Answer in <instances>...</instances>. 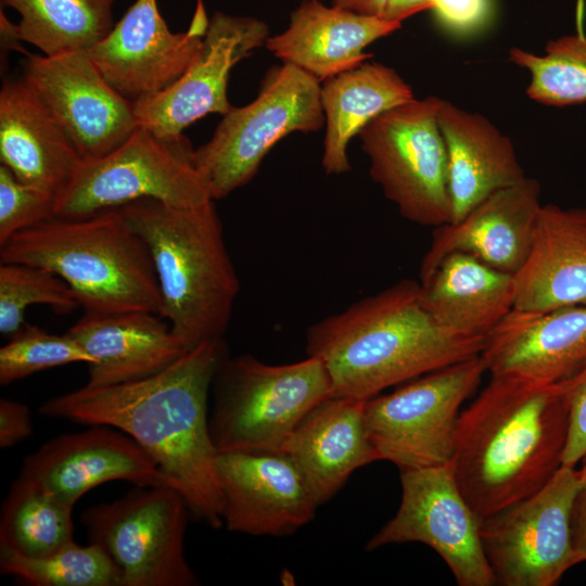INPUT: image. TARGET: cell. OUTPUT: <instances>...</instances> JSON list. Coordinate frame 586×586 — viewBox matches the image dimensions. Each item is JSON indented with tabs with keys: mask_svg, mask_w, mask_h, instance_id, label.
I'll use <instances>...</instances> for the list:
<instances>
[{
	"mask_svg": "<svg viewBox=\"0 0 586 586\" xmlns=\"http://www.w3.org/2000/svg\"><path fill=\"white\" fill-rule=\"evenodd\" d=\"M207 26L201 2L189 29L171 33L156 0H136L87 53L105 80L135 103L162 92L187 71Z\"/></svg>",
	"mask_w": 586,
	"mask_h": 586,
	"instance_id": "cell-16",
	"label": "cell"
},
{
	"mask_svg": "<svg viewBox=\"0 0 586 586\" xmlns=\"http://www.w3.org/2000/svg\"><path fill=\"white\" fill-rule=\"evenodd\" d=\"M0 572L31 586H120V575L97 544L75 542L40 558L24 557L0 546Z\"/></svg>",
	"mask_w": 586,
	"mask_h": 586,
	"instance_id": "cell-32",
	"label": "cell"
},
{
	"mask_svg": "<svg viewBox=\"0 0 586 586\" xmlns=\"http://www.w3.org/2000/svg\"><path fill=\"white\" fill-rule=\"evenodd\" d=\"M214 202L179 207L141 199L120 206L149 249L162 317L188 352L224 339L240 292Z\"/></svg>",
	"mask_w": 586,
	"mask_h": 586,
	"instance_id": "cell-4",
	"label": "cell"
},
{
	"mask_svg": "<svg viewBox=\"0 0 586 586\" xmlns=\"http://www.w3.org/2000/svg\"><path fill=\"white\" fill-rule=\"evenodd\" d=\"M33 422L29 408L16 400L0 399V446L12 447L29 437Z\"/></svg>",
	"mask_w": 586,
	"mask_h": 586,
	"instance_id": "cell-38",
	"label": "cell"
},
{
	"mask_svg": "<svg viewBox=\"0 0 586 586\" xmlns=\"http://www.w3.org/2000/svg\"><path fill=\"white\" fill-rule=\"evenodd\" d=\"M421 304L444 329L484 337L513 309V276L463 253L420 277Z\"/></svg>",
	"mask_w": 586,
	"mask_h": 586,
	"instance_id": "cell-27",
	"label": "cell"
},
{
	"mask_svg": "<svg viewBox=\"0 0 586 586\" xmlns=\"http://www.w3.org/2000/svg\"><path fill=\"white\" fill-rule=\"evenodd\" d=\"M480 356L491 374L560 382L586 365V304L513 308L485 336Z\"/></svg>",
	"mask_w": 586,
	"mask_h": 586,
	"instance_id": "cell-20",
	"label": "cell"
},
{
	"mask_svg": "<svg viewBox=\"0 0 586 586\" xmlns=\"http://www.w3.org/2000/svg\"><path fill=\"white\" fill-rule=\"evenodd\" d=\"M67 314L79 307L69 285L52 271L24 263L0 264V332L12 336L25 324L31 305Z\"/></svg>",
	"mask_w": 586,
	"mask_h": 586,
	"instance_id": "cell-33",
	"label": "cell"
},
{
	"mask_svg": "<svg viewBox=\"0 0 586 586\" xmlns=\"http://www.w3.org/2000/svg\"><path fill=\"white\" fill-rule=\"evenodd\" d=\"M114 0H1L20 14L21 41L43 55L87 51L112 30Z\"/></svg>",
	"mask_w": 586,
	"mask_h": 586,
	"instance_id": "cell-29",
	"label": "cell"
},
{
	"mask_svg": "<svg viewBox=\"0 0 586 586\" xmlns=\"http://www.w3.org/2000/svg\"><path fill=\"white\" fill-rule=\"evenodd\" d=\"M212 391L209 433L221 453H280L302 419L333 396L321 361L268 365L250 354L220 360Z\"/></svg>",
	"mask_w": 586,
	"mask_h": 586,
	"instance_id": "cell-6",
	"label": "cell"
},
{
	"mask_svg": "<svg viewBox=\"0 0 586 586\" xmlns=\"http://www.w3.org/2000/svg\"><path fill=\"white\" fill-rule=\"evenodd\" d=\"M578 467L561 466L531 496L480 520L483 549L495 583L555 586L576 565L571 537Z\"/></svg>",
	"mask_w": 586,
	"mask_h": 586,
	"instance_id": "cell-12",
	"label": "cell"
},
{
	"mask_svg": "<svg viewBox=\"0 0 586 586\" xmlns=\"http://www.w3.org/2000/svg\"><path fill=\"white\" fill-rule=\"evenodd\" d=\"M484 337L441 327L424 309L419 281L404 279L307 329L333 396L367 400L381 391L481 354Z\"/></svg>",
	"mask_w": 586,
	"mask_h": 586,
	"instance_id": "cell-3",
	"label": "cell"
},
{
	"mask_svg": "<svg viewBox=\"0 0 586 586\" xmlns=\"http://www.w3.org/2000/svg\"><path fill=\"white\" fill-rule=\"evenodd\" d=\"M569 432L564 380L492 374L460 412L450 466L480 520L540 489L561 468Z\"/></svg>",
	"mask_w": 586,
	"mask_h": 586,
	"instance_id": "cell-2",
	"label": "cell"
},
{
	"mask_svg": "<svg viewBox=\"0 0 586 586\" xmlns=\"http://www.w3.org/2000/svg\"><path fill=\"white\" fill-rule=\"evenodd\" d=\"M227 354L224 339L204 342L163 371L46 400L41 415L109 425L132 437L175 483L189 510L214 528L222 524V495L212 441L208 394Z\"/></svg>",
	"mask_w": 586,
	"mask_h": 586,
	"instance_id": "cell-1",
	"label": "cell"
},
{
	"mask_svg": "<svg viewBox=\"0 0 586 586\" xmlns=\"http://www.w3.org/2000/svg\"><path fill=\"white\" fill-rule=\"evenodd\" d=\"M72 510L18 475L2 504L0 546L28 558L49 556L75 542Z\"/></svg>",
	"mask_w": 586,
	"mask_h": 586,
	"instance_id": "cell-30",
	"label": "cell"
},
{
	"mask_svg": "<svg viewBox=\"0 0 586 586\" xmlns=\"http://www.w3.org/2000/svg\"><path fill=\"white\" fill-rule=\"evenodd\" d=\"M441 23L456 33H470L482 26L489 14L488 0H430Z\"/></svg>",
	"mask_w": 586,
	"mask_h": 586,
	"instance_id": "cell-37",
	"label": "cell"
},
{
	"mask_svg": "<svg viewBox=\"0 0 586 586\" xmlns=\"http://www.w3.org/2000/svg\"><path fill=\"white\" fill-rule=\"evenodd\" d=\"M366 400L332 396L297 424L282 450L319 505L328 501L349 475L379 460L365 420Z\"/></svg>",
	"mask_w": 586,
	"mask_h": 586,
	"instance_id": "cell-21",
	"label": "cell"
},
{
	"mask_svg": "<svg viewBox=\"0 0 586 586\" xmlns=\"http://www.w3.org/2000/svg\"><path fill=\"white\" fill-rule=\"evenodd\" d=\"M190 141L165 140L138 127L114 151L82 161L56 199L54 217L79 218L141 199L191 207L212 201Z\"/></svg>",
	"mask_w": 586,
	"mask_h": 586,
	"instance_id": "cell-9",
	"label": "cell"
},
{
	"mask_svg": "<svg viewBox=\"0 0 586 586\" xmlns=\"http://www.w3.org/2000/svg\"><path fill=\"white\" fill-rule=\"evenodd\" d=\"M268 37L260 20L216 12L187 71L162 92L133 103L138 126L173 140L207 114L226 115L233 107L227 97L231 69Z\"/></svg>",
	"mask_w": 586,
	"mask_h": 586,
	"instance_id": "cell-15",
	"label": "cell"
},
{
	"mask_svg": "<svg viewBox=\"0 0 586 586\" xmlns=\"http://www.w3.org/2000/svg\"><path fill=\"white\" fill-rule=\"evenodd\" d=\"M413 99L411 87L396 71L381 63L365 62L326 79L321 85L324 171L328 175L347 173L351 139L380 114Z\"/></svg>",
	"mask_w": 586,
	"mask_h": 586,
	"instance_id": "cell-28",
	"label": "cell"
},
{
	"mask_svg": "<svg viewBox=\"0 0 586 586\" xmlns=\"http://www.w3.org/2000/svg\"><path fill=\"white\" fill-rule=\"evenodd\" d=\"M485 372L477 355L367 399L365 420L379 460L400 470L450 463L461 406Z\"/></svg>",
	"mask_w": 586,
	"mask_h": 586,
	"instance_id": "cell-10",
	"label": "cell"
},
{
	"mask_svg": "<svg viewBox=\"0 0 586 586\" xmlns=\"http://www.w3.org/2000/svg\"><path fill=\"white\" fill-rule=\"evenodd\" d=\"M542 205L540 184L527 176L493 193L460 220L434 229L420 277L451 253L468 254L513 276L531 252Z\"/></svg>",
	"mask_w": 586,
	"mask_h": 586,
	"instance_id": "cell-19",
	"label": "cell"
},
{
	"mask_svg": "<svg viewBox=\"0 0 586 586\" xmlns=\"http://www.w3.org/2000/svg\"><path fill=\"white\" fill-rule=\"evenodd\" d=\"M25 55L22 78L82 161L109 154L139 127L133 102L105 80L87 51Z\"/></svg>",
	"mask_w": 586,
	"mask_h": 586,
	"instance_id": "cell-14",
	"label": "cell"
},
{
	"mask_svg": "<svg viewBox=\"0 0 586 586\" xmlns=\"http://www.w3.org/2000/svg\"><path fill=\"white\" fill-rule=\"evenodd\" d=\"M20 475L69 507L88 491L114 480L177 488L132 437L101 424L46 442L24 459Z\"/></svg>",
	"mask_w": 586,
	"mask_h": 586,
	"instance_id": "cell-17",
	"label": "cell"
},
{
	"mask_svg": "<svg viewBox=\"0 0 586 586\" xmlns=\"http://www.w3.org/2000/svg\"><path fill=\"white\" fill-rule=\"evenodd\" d=\"M216 470L231 532L284 536L315 517L318 504L282 453H221Z\"/></svg>",
	"mask_w": 586,
	"mask_h": 586,
	"instance_id": "cell-18",
	"label": "cell"
},
{
	"mask_svg": "<svg viewBox=\"0 0 586 586\" xmlns=\"http://www.w3.org/2000/svg\"><path fill=\"white\" fill-rule=\"evenodd\" d=\"M437 119L447 151L450 222L526 177L510 138L485 116L441 99Z\"/></svg>",
	"mask_w": 586,
	"mask_h": 586,
	"instance_id": "cell-26",
	"label": "cell"
},
{
	"mask_svg": "<svg viewBox=\"0 0 586 586\" xmlns=\"http://www.w3.org/2000/svg\"><path fill=\"white\" fill-rule=\"evenodd\" d=\"M431 95L397 105L358 133L369 174L409 221L424 227L450 222L447 151Z\"/></svg>",
	"mask_w": 586,
	"mask_h": 586,
	"instance_id": "cell-8",
	"label": "cell"
},
{
	"mask_svg": "<svg viewBox=\"0 0 586 586\" xmlns=\"http://www.w3.org/2000/svg\"><path fill=\"white\" fill-rule=\"evenodd\" d=\"M514 309L586 304V208L542 205L531 252L513 275Z\"/></svg>",
	"mask_w": 586,
	"mask_h": 586,
	"instance_id": "cell-25",
	"label": "cell"
},
{
	"mask_svg": "<svg viewBox=\"0 0 586 586\" xmlns=\"http://www.w3.org/2000/svg\"><path fill=\"white\" fill-rule=\"evenodd\" d=\"M396 514L368 542L367 549L421 543L444 560L459 586L496 585L486 559L480 519L461 493L450 463L400 470Z\"/></svg>",
	"mask_w": 586,
	"mask_h": 586,
	"instance_id": "cell-13",
	"label": "cell"
},
{
	"mask_svg": "<svg viewBox=\"0 0 586 586\" xmlns=\"http://www.w3.org/2000/svg\"><path fill=\"white\" fill-rule=\"evenodd\" d=\"M400 27L381 16L305 0L291 13L286 29L269 36L265 46L282 63L324 81L365 63L371 58L365 49Z\"/></svg>",
	"mask_w": 586,
	"mask_h": 586,
	"instance_id": "cell-22",
	"label": "cell"
},
{
	"mask_svg": "<svg viewBox=\"0 0 586 586\" xmlns=\"http://www.w3.org/2000/svg\"><path fill=\"white\" fill-rule=\"evenodd\" d=\"M578 464L581 481L571 510V537L577 564L586 562V455Z\"/></svg>",
	"mask_w": 586,
	"mask_h": 586,
	"instance_id": "cell-39",
	"label": "cell"
},
{
	"mask_svg": "<svg viewBox=\"0 0 586 586\" xmlns=\"http://www.w3.org/2000/svg\"><path fill=\"white\" fill-rule=\"evenodd\" d=\"M0 29H1V56L2 60L7 59L10 50L22 49L18 46L20 37L17 34L16 24L10 22L1 10L0 14Z\"/></svg>",
	"mask_w": 586,
	"mask_h": 586,
	"instance_id": "cell-42",
	"label": "cell"
},
{
	"mask_svg": "<svg viewBox=\"0 0 586 586\" xmlns=\"http://www.w3.org/2000/svg\"><path fill=\"white\" fill-rule=\"evenodd\" d=\"M569 399V432L562 466L576 467L586 455V365L564 379Z\"/></svg>",
	"mask_w": 586,
	"mask_h": 586,
	"instance_id": "cell-36",
	"label": "cell"
},
{
	"mask_svg": "<svg viewBox=\"0 0 586 586\" xmlns=\"http://www.w3.org/2000/svg\"><path fill=\"white\" fill-rule=\"evenodd\" d=\"M0 262L52 271L69 285L85 315L149 311L162 316L149 249L120 207L43 220L0 246Z\"/></svg>",
	"mask_w": 586,
	"mask_h": 586,
	"instance_id": "cell-5",
	"label": "cell"
},
{
	"mask_svg": "<svg viewBox=\"0 0 586 586\" xmlns=\"http://www.w3.org/2000/svg\"><path fill=\"white\" fill-rule=\"evenodd\" d=\"M0 161L20 181L56 199L82 163L23 78L5 79L0 90Z\"/></svg>",
	"mask_w": 586,
	"mask_h": 586,
	"instance_id": "cell-23",
	"label": "cell"
},
{
	"mask_svg": "<svg viewBox=\"0 0 586 586\" xmlns=\"http://www.w3.org/2000/svg\"><path fill=\"white\" fill-rule=\"evenodd\" d=\"M508 58L530 73L525 91L533 101L549 106L586 102V34L583 31L549 40L543 54L512 47Z\"/></svg>",
	"mask_w": 586,
	"mask_h": 586,
	"instance_id": "cell-31",
	"label": "cell"
},
{
	"mask_svg": "<svg viewBox=\"0 0 586 586\" xmlns=\"http://www.w3.org/2000/svg\"><path fill=\"white\" fill-rule=\"evenodd\" d=\"M56 198L20 181L0 164V246L18 232L54 217Z\"/></svg>",
	"mask_w": 586,
	"mask_h": 586,
	"instance_id": "cell-35",
	"label": "cell"
},
{
	"mask_svg": "<svg viewBox=\"0 0 586 586\" xmlns=\"http://www.w3.org/2000/svg\"><path fill=\"white\" fill-rule=\"evenodd\" d=\"M390 0H332V5L359 14L381 16Z\"/></svg>",
	"mask_w": 586,
	"mask_h": 586,
	"instance_id": "cell-41",
	"label": "cell"
},
{
	"mask_svg": "<svg viewBox=\"0 0 586 586\" xmlns=\"http://www.w3.org/2000/svg\"><path fill=\"white\" fill-rule=\"evenodd\" d=\"M189 507L170 485L137 486L122 498L86 509L89 543L102 547L120 586H196L184 556Z\"/></svg>",
	"mask_w": 586,
	"mask_h": 586,
	"instance_id": "cell-11",
	"label": "cell"
},
{
	"mask_svg": "<svg viewBox=\"0 0 586 586\" xmlns=\"http://www.w3.org/2000/svg\"><path fill=\"white\" fill-rule=\"evenodd\" d=\"M92 357L88 387H104L158 373L188 351L168 321L149 311L85 315L67 331Z\"/></svg>",
	"mask_w": 586,
	"mask_h": 586,
	"instance_id": "cell-24",
	"label": "cell"
},
{
	"mask_svg": "<svg viewBox=\"0 0 586 586\" xmlns=\"http://www.w3.org/2000/svg\"><path fill=\"white\" fill-rule=\"evenodd\" d=\"M73 362L89 366L93 359L69 333L53 334L25 323L0 348V384Z\"/></svg>",
	"mask_w": 586,
	"mask_h": 586,
	"instance_id": "cell-34",
	"label": "cell"
},
{
	"mask_svg": "<svg viewBox=\"0 0 586 586\" xmlns=\"http://www.w3.org/2000/svg\"><path fill=\"white\" fill-rule=\"evenodd\" d=\"M425 10H431L430 0H390L382 17L403 23L406 18Z\"/></svg>",
	"mask_w": 586,
	"mask_h": 586,
	"instance_id": "cell-40",
	"label": "cell"
},
{
	"mask_svg": "<svg viewBox=\"0 0 586 586\" xmlns=\"http://www.w3.org/2000/svg\"><path fill=\"white\" fill-rule=\"evenodd\" d=\"M323 123L320 81L282 63L268 71L251 103L222 116L212 138L193 151V163L212 200H220L250 182L282 138L317 131Z\"/></svg>",
	"mask_w": 586,
	"mask_h": 586,
	"instance_id": "cell-7",
	"label": "cell"
}]
</instances>
